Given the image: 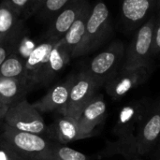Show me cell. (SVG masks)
<instances>
[{
    "label": "cell",
    "instance_id": "f1b7e54d",
    "mask_svg": "<svg viewBox=\"0 0 160 160\" xmlns=\"http://www.w3.org/2000/svg\"><path fill=\"white\" fill-rule=\"evenodd\" d=\"M153 153H155V158L156 160H160V141L157 144L156 148L154 149Z\"/></svg>",
    "mask_w": 160,
    "mask_h": 160
},
{
    "label": "cell",
    "instance_id": "4fadbf2b",
    "mask_svg": "<svg viewBox=\"0 0 160 160\" xmlns=\"http://www.w3.org/2000/svg\"><path fill=\"white\" fill-rule=\"evenodd\" d=\"M158 0H121V13L128 31L140 28L151 16Z\"/></svg>",
    "mask_w": 160,
    "mask_h": 160
},
{
    "label": "cell",
    "instance_id": "603a6c76",
    "mask_svg": "<svg viewBox=\"0 0 160 160\" xmlns=\"http://www.w3.org/2000/svg\"><path fill=\"white\" fill-rule=\"evenodd\" d=\"M21 35L5 39L0 42V66L5 62V60L15 52L18 43L20 42Z\"/></svg>",
    "mask_w": 160,
    "mask_h": 160
},
{
    "label": "cell",
    "instance_id": "8fae6325",
    "mask_svg": "<svg viewBox=\"0 0 160 160\" xmlns=\"http://www.w3.org/2000/svg\"><path fill=\"white\" fill-rule=\"evenodd\" d=\"M75 74L68 76L65 81L53 85L45 96L40 99L32 103L34 107L41 112H55L62 114L67 107L71 85L74 81Z\"/></svg>",
    "mask_w": 160,
    "mask_h": 160
},
{
    "label": "cell",
    "instance_id": "30bf717a",
    "mask_svg": "<svg viewBox=\"0 0 160 160\" xmlns=\"http://www.w3.org/2000/svg\"><path fill=\"white\" fill-rule=\"evenodd\" d=\"M107 103L102 94H97L82 109L77 120L85 139L92 137L107 117Z\"/></svg>",
    "mask_w": 160,
    "mask_h": 160
},
{
    "label": "cell",
    "instance_id": "2e32d148",
    "mask_svg": "<svg viewBox=\"0 0 160 160\" xmlns=\"http://www.w3.org/2000/svg\"><path fill=\"white\" fill-rule=\"evenodd\" d=\"M54 122L51 126L50 136L52 140L60 144H68L69 142L85 139L82 135L78 120L76 118L57 114Z\"/></svg>",
    "mask_w": 160,
    "mask_h": 160
},
{
    "label": "cell",
    "instance_id": "e0dca14e",
    "mask_svg": "<svg viewBox=\"0 0 160 160\" xmlns=\"http://www.w3.org/2000/svg\"><path fill=\"white\" fill-rule=\"evenodd\" d=\"M91 9H92V6L88 2L87 5L84 7V8L82 10L78 19L74 22V23L71 25L69 30L63 38L64 42L71 54V58L78 57L79 51L84 39L86 23Z\"/></svg>",
    "mask_w": 160,
    "mask_h": 160
},
{
    "label": "cell",
    "instance_id": "d4e9b609",
    "mask_svg": "<svg viewBox=\"0 0 160 160\" xmlns=\"http://www.w3.org/2000/svg\"><path fill=\"white\" fill-rule=\"evenodd\" d=\"M20 16L26 12L29 0H2Z\"/></svg>",
    "mask_w": 160,
    "mask_h": 160
},
{
    "label": "cell",
    "instance_id": "ba28073f",
    "mask_svg": "<svg viewBox=\"0 0 160 160\" xmlns=\"http://www.w3.org/2000/svg\"><path fill=\"white\" fill-rule=\"evenodd\" d=\"M100 86L88 74L85 69L75 74L73 83L70 88L68 104L62 115L78 118L82 109L97 95Z\"/></svg>",
    "mask_w": 160,
    "mask_h": 160
},
{
    "label": "cell",
    "instance_id": "9c48e42d",
    "mask_svg": "<svg viewBox=\"0 0 160 160\" xmlns=\"http://www.w3.org/2000/svg\"><path fill=\"white\" fill-rule=\"evenodd\" d=\"M160 141V98L152 101L141 124L137 145L139 156H145L154 151Z\"/></svg>",
    "mask_w": 160,
    "mask_h": 160
},
{
    "label": "cell",
    "instance_id": "cb8c5ba5",
    "mask_svg": "<svg viewBox=\"0 0 160 160\" xmlns=\"http://www.w3.org/2000/svg\"><path fill=\"white\" fill-rule=\"evenodd\" d=\"M153 54L154 56L160 55V10L156 15V24L153 39Z\"/></svg>",
    "mask_w": 160,
    "mask_h": 160
},
{
    "label": "cell",
    "instance_id": "ffe728a7",
    "mask_svg": "<svg viewBox=\"0 0 160 160\" xmlns=\"http://www.w3.org/2000/svg\"><path fill=\"white\" fill-rule=\"evenodd\" d=\"M0 78L27 79L25 59L18 52H12L0 66Z\"/></svg>",
    "mask_w": 160,
    "mask_h": 160
},
{
    "label": "cell",
    "instance_id": "7c38bea8",
    "mask_svg": "<svg viewBox=\"0 0 160 160\" xmlns=\"http://www.w3.org/2000/svg\"><path fill=\"white\" fill-rule=\"evenodd\" d=\"M88 0H73L62 9L51 22L45 34V39L58 41L62 39L78 19Z\"/></svg>",
    "mask_w": 160,
    "mask_h": 160
},
{
    "label": "cell",
    "instance_id": "d6986e66",
    "mask_svg": "<svg viewBox=\"0 0 160 160\" xmlns=\"http://www.w3.org/2000/svg\"><path fill=\"white\" fill-rule=\"evenodd\" d=\"M22 33L20 15L4 1L0 3V42Z\"/></svg>",
    "mask_w": 160,
    "mask_h": 160
},
{
    "label": "cell",
    "instance_id": "83f0119b",
    "mask_svg": "<svg viewBox=\"0 0 160 160\" xmlns=\"http://www.w3.org/2000/svg\"><path fill=\"white\" fill-rule=\"evenodd\" d=\"M2 145V144H1ZM3 146V145H2ZM5 147V146H4ZM6 148V147H5ZM7 149V152H8V155H7V158H6V160H23L22 159V158H20L19 157H17L16 155H14L12 152H10L8 148H6Z\"/></svg>",
    "mask_w": 160,
    "mask_h": 160
},
{
    "label": "cell",
    "instance_id": "7a4b0ae2",
    "mask_svg": "<svg viewBox=\"0 0 160 160\" xmlns=\"http://www.w3.org/2000/svg\"><path fill=\"white\" fill-rule=\"evenodd\" d=\"M58 142L43 135L15 130L4 125L0 144L23 160H52Z\"/></svg>",
    "mask_w": 160,
    "mask_h": 160
},
{
    "label": "cell",
    "instance_id": "484cf974",
    "mask_svg": "<svg viewBox=\"0 0 160 160\" xmlns=\"http://www.w3.org/2000/svg\"><path fill=\"white\" fill-rule=\"evenodd\" d=\"M45 0H29V4L26 9V16H32L38 12L40 8L42 7Z\"/></svg>",
    "mask_w": 160,
    "mask_h": 160
},
{
    "label": "cell",
    "instance_id": "52a82bcc",
    "mask_svg": "<svg viewBox=\"0 0 160 160\" xmlns=\"http://www.w3.org/2000/svg\"><path fill=\"white\" fill-rule=\"evenodd\" d=\"M152 71V65L136 68H122L104 84L106 93L112 99L117 101L133 89L143 84L149 79Z\"/></svg>",
    "mask_w": 160,
    "mask_h": 160
},
{
    "label": "cell",
    "instance_id": "277c9868",
    "mask_svg": "<svg viewBox=\"0 0 160 160\" xmlns=\"http://www.w3.org/2000/svg\"><path fill=\"white\" fill-rule=\"evenodd\" d=\"M126 50V45L121 40H115L92 58L84 69L100 87L104 86L123 68Z\"/></svg>",
    "mask_w": 160,
    "mask_h": 160
},
{
    "label": "cell",
    "instance_id": "4dcf8cb0",
    "mask_svg": "<svg viewBox=\"0 0 160 160\" xmlns=\"http://www.w3.org/2000/svg\"><path fill=\"white\" fill-rule=\"evenodd\" d=\"M157 8H158V10H160V0H158L157 2Z\"/></svg>",
    "mask_w": 160,
    "mask_h": 160
},
{
    "label": "cell",
    "instance_id": "5b68a950",
    "mask_svg": "<svg viewBox=\"0 0 160 160\" xmlns=\"http://www.w3.org/2000/svg\"><path fill=\"white\" fill-rule=\"evenodd\" d=\"M156 15L150 18L136 32L132 41L126 50L123 68H136L152 65L153 39Z\"/></svg>",
    "mask_w": 160,
    "mask_h": 160
},
{
    "label": "cell",
    "instance_id": "9a60e30c",
    "mask_svg": "<svg viewBox=\"0 0 160 160\" xmlns=\"http://www.w3.org/2000/svg\"><path fill=\"white\" fill-rule=\"evenodd\" d=\"M59 41V40H58ZM57 43L55 40L45 39V41L35 46L29 52L25 59V72L26 78L33 86L37 85V81L39 73L47 63L49 56L54 45Z\"/></svg>",
    "mask_w": 160,
    "mask_h": 160
},
{
    "label": "cell",
    "instance_id": "f546056e",
    "mask_svg": "<svg viewBox=\"0 0 160 160\" xmlns=\"http://www.w3.org/2000/svg\"><path fill=\"white\" fill-rule=\"evenodd\" d=\"M126 160H142V159L140 158V156H135V157H132V158H128V159H126Z\"/></svg>",
    "mask_w": 160,
    "mask_h": 160
},
{
    "label": "cell",
    "instance_id": "4316f807",
    "mask_svg": "<svg viewBox=\"0 0 160 160\" xmlns=\"http://www.w3.org/2000/svg\"><path fill=\"white\" fill-rule=\"evenodd\" d=\"M9 107L8 105H6L1 99H0V123L4 122V119L7 115V112L8 111Z\"/></svg>",
    "mask_w": 160,
    "mask_h": 160
},
{
    "label": "cell",
    "instance_id": "6da1fadb",
    "mask_svg": "<svg viewBox=\"0 0 160 160\" xmlns=\"http://www.w3.org/2000/svg\"><path fill=\"white\" fill-rule=\"evenodd\" d=\"M151 102L148 98H141L122 107L112 128L115 140L107 142L98 155L99 158L121 155L128 159L139 156L137 136Z\"/></svg>",
    "mask_w": 160,
    "mask_h": 160
},
{
    "label": "cell",
    "instance_id": "ac0fdd59",
    "mask_svg": "<svg viewBox=\"0 0 160 160\" xmlns=\"http://www.w3.org/2000/svg\"><path fill=\"white\" fill-rule=\"evenodd\" d=\"M33 85L27 79L0 78V99L8 107L25 99Z\"/></svg>",
    "mask_w": 160,
    "mask_h": 160
},
{
    "label": "cell",
    "instance_id": "7402d4cb",
    "mask_svg": "<svg viewBox=\"0 0 160 160\" xmlns=\"http://www.w3.org/2000/svg\"><path fill=\"white\" fill-rule=\"evenodd\" d=\"M52 160H89V158L82 152L57 143L54 148Z\"/></svg>",
    "mask_w": 160,
    "mask_h": 160
},
{
    "label": "cell",
    "instance_id": "44dd1931",
    "mask_svg": "<svg viewBox=\"0 0 160 160\" xmlns=\"http://www.w3.org/2000/svg\"><path fill=\"white\" fill-rule=\"evenodd\" d=\"M73 0H45L42 7L36 14L40 20L51 22L62 9Z\"/></svg>",
    "mask_w": 160,
    "mask_h": 160
},
{
    "label": "cell",
    "instance_id": "3957f363",
    "mask_svg": "<svg viewBox=\"0 0 160 160\" xmlns=\"http://www.w3.org/2000/svg\"><path fill=\"white\" fill-rule=\"evenodd\" d=\"M112 32L113 28L109 8L104 2L98 1L92 7L89 14L84 39L79 51L78 57L99 49L110 39Z\"/></svg>",
    "mask_w": 160,
    "mask_h": 160
},
{
    "label": "cell",
    "instance_id": "8992f818",
    "mask_svg": "<svg viewBox=\"0 0 160 160\" xmlns=\"http://www.w3.org/2000/svg\"><path fill=\"white\" fill-rule=\"evenodd\" d=\"M4 125L18 131L43 136L50 135V129L40 112L26 99L9 107L4 119Z\"/></svg>",
    "mask_w": 160,
    "mask_h": 160
},
{
    "label": "cell",
    "instance_id": "5bb4252c",
    "mask_svg": "<svg viewBox=\"0 0 160 160\" xmlns=\"http://www.w3.org/2000/svg\"><path fill=\"white\" fill-rule=\"evenodd\" d=\"M71 59V54L63 38L57 41L51 52L49 59L38 75L37 85L47 86L67 67Z\"/></svg>",
    "mask_w": 160,
    "mask_h": 160
}]
</instances>
